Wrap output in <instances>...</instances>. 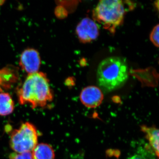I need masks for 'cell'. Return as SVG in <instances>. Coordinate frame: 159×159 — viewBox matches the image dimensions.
I'll use <instances>...</instances> for the list:
<instances>
[{
  "instance_id": "cell-4",
  "label": "cell",
  "mask_w": 159,
  "mask_h": 159,
  "mask_svg": "<svg viewBox=\"0 0 159 159\" xmlns=\"http://www.w3.org/2000/svg\"><path fill=\"white\" fill-rule=\"evenodd\" d=\"M38 134L35 126L26 122L11 133L9 144L15 152H31L38 144Z\"/></svg>"
},
{
  "instance_id": "cell-5",
  "label": "cell",
  "mask_w": 159,
  "mask_h": 159,
  "mask_svg": "<svg viewBox=\"0 0 159 159\" xmlns=\"http://www.w3.org/2000/svg\"><path fill=\"white\" fill-rule=\"evenodd\" d=\"M21 68L28 74L38 72L41 65V58L37 50L28 48L23 51L20 59Z\"/></svg>"
},
{
  "instance_id": "cell-10",
  "label": "cell",
  "mask_w": 159,
  "mask_h": 159,
  "mask_svg": "<svg viewBox=\"0 0 159 159\" xmlns=\"http://www.w3.org/2000/svg\"><path fill=\"white\" fill-rule=\"evenodd\" d=\"M142 131L146 134L149 145L157 156H159V130L155 127H148L145 125L142 126Z\"/></svg>"
},
{
  "instance_id": "cell-12",
  "label": "cell",
  "mask_w": 159,
  "mask_h": 159,
  "mask_svg": "<svg viewBox=\"0 0 159 159\" xmlns=\"http://www.w3.org/2000/svg\"><path fill=\"white\" fill-rule=\"evenodd\" d=\"M159 25L154 28L150 35V39L156 47H159Z\"/></svg>"
},
{
  "instance_id": "cell-2",
  "label": "cell",
  "mask_w": 159,
  "mask_h": 159,
  "mask_svg": "<svg viewBox=\"0 0 159 159\" xmlns=\"http://www.w3.org/2000/svg\"><path fill=\"white\" fill-rule=\"evenodd\" d=\"M128 77V66L125 60L122 57H107L100 62L97 68V84L104 93L122 87Z\"/></svg>"
},
{
  "instance_id": "cell-7",
  "label": "cell",
  "mask_w": 159,
  "mask_h": 159,
  "mask_svg": "<svg viewBox=\"0 0 159 159\" xmlns=\"http://www.w3.org/2000/svg\"><path fill=\"white\" fill-rule=\"evenodd\" d=\"M103 99L100 89L94 86L87 87L82 90L80 99L83 104L89 108H95L100 105Z\"/></svg>"
},
{
  "instance_id": "cell-9",
  "label": "cell",
  "mask_w": 159,
  "mask_h": 159,
  "mask_svg": "<svg viewBox=\"0 0 159 159\" xmlns=\"http://www.w3.org/2000/svg\"><path fill=\"white\" fill-rule=\"evenodd\" d=\"M14 102L10 94L0 90V116H5L13 112Z\"/></svg>"
},
{
  "instance_id": "cell-8",
  "label": "cell",
  "mask_w": 159,
  "mask_h": 159,
  "mask_svg": "<svg viewBox=\"0 0 159 159\" xmlns=\"http://www.w3.org/2000/svg\"><path fill=\"white\" fill-rule=\"evenodd\" d=\"M33 159H54L55 153L52 146L46 143L37 144L31 152Z\"/></svg>"
},
{
  "instance_id": "cell-13",
  "label": "cell",
  "mask_w": 159,
  "mask_h": 159,
  "mask_svg": "<svg viewBox=\"0 0 159 159\" xmlns=\"http://www.w3.org/2000/svg\"><path fill=\"white\" fill-rule=\"evenodd\" d=\"M128 159H146L145 157L143 156L140 155L136 154L130 157Z\"/></svg>"
},
{
  "instance_id": "cell-11",
  "label": "cell",
  "mask_w": 159,
  "mask_h": 159,
  "mask_svg": "<svg viewBox=\"0 0 159 159\" xmlns=\"http://www.w3.org/2000/svg\"><path fill=\"white\" fill-rule=\"evenodd\" d=\"M10 159H33L31 152L17 153L13 152L9 155Z\"/></svg>"
},
{
  "instance_id": "cell-1",
  "label": "cell",
  "mask_w": 159,
  "mask_h": 159,
  "mask_svg": "<svg viewBox=\"0 0 159 159\" xmlns=\"http://www.w3.org/2000/svg\"><path fill=\"white\" fill-rule=\"evenodd\" d=\"M17 97L21 105L29 104L32 109L48 105L53 95L47 75L39 72L29 74L18 90Z\"/></svg>"
},
{
  "instance_id": "cell-6",
  "label": "cell",
  "mask_w": 159,
  "mask_h": 159,
  "mask_svg": "<svg viewBox=\"0 0 159 159\" xmlns=\"http://www.w3.org/2000/svg\"><path fill=\"white\" fill-rule=\"evenodd\" d=\"M76 32L81 42L89 43L99 36V28L95 21L89 18H85L77 26Z\"/></svg>"
},
{
  "instance_id": "cell-3",
  "label": "cell",
  "mask_w": 159,
  "mask_h": 159,
  "mask_svg": "<svg viewBox=\"0 0 159 159\" xmlns=\"http://www.w3.org/2000/svg\"><path fill=\"white\" fill-rule=\"evenodd\" d=\"M125 11L122 1L102 0L94 9L93 16L106 29L113 31L123 21Z\"/></svg>"
}]
</instances>
